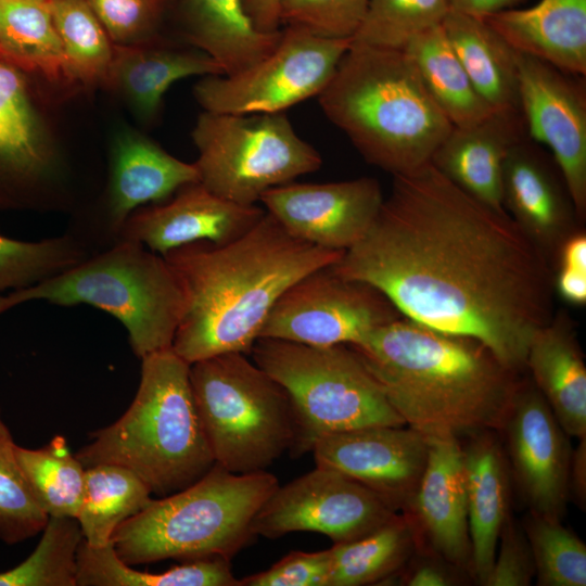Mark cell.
Here are the masks:
<instances>
[{
  "label": "cell",
  "mask_w": 586,
  "mask_h": 586,
  "mask_svg": "<svg viewBox=\"0 0 586 586\" xmlns=\"http://www.w3.org/2000/svg\"><path fill=\"white\" fill-rule=\"evenodd\" d=\"M230 561L202 558L153 573L124 562L112 543L91 547L82 539L77 552V586H241Z\"/></svg>",
  "instance_id": "32"
},
{
  "label": "cell",
  "mask_w": 586,
  "mask_h": 586,
  "mask_svg": "<svg viewBox=\"0 0 586 586\" xmlns=\"http://www.w3.org/2000/svg\"><path fill=\"white\" fill-rule=\"evenodd\" d=\"M352 41L284 26L272 52L239 73L205 76L193 88L195 100L213 113H282L321 93Z\"/></svg>",
  "instance_id": "11"
},
{
  "label": "cell",
  "mask_w": 586,
  "mask_h": 586,
  "mask_svg": "<svg viewBox=\"0 0 586 586\" xmlns=\"http://www.w3.org/2000/svg\"><path fill=\"white\" fill-rule=\"evenodd\" d=\"M404 50L454 127L473 125L495 112L477 93L442 24L418 35Z\"/></svg>",
  "instance_id": "31"
},
{
  "label": "cell",
  "mask_w": 586,
  "mask_h": 586,
  "mask_svg": "<svg viewBox=\"0 0 586 586\" xmlns=\"http://www.w3.org/2000/svg\"><path fill=\"white\" fill-rule=\"evenodd\" d=\"M525 372L570 437H586V366L575 323L563 309L533 334Z\"/></svg>",
  "instance_id": "23"
},
{
  "label": "cell",
  "mask_w": 586,
  "mask_h": 586,
  "mask_svg": "<svg viewBox=\"0 0 586 586\" xmlns=\"http://www.w3.org/2000/svg\"><path fill=\"white\" fill-rule=\"evenodd\" d=\"M369 0H280V24L324 38H352Z\"/></svg>",
  "instance_id": "42"
},
{
  "label": "cell",
  "mask_w": 586,
  "mask_h": 586,
  "mask_svg": "<svg viewBox=\"0 0 586 586\" xmlns=\"http://www.w3.org/2000/svg\"><path fill=\"white\" fill-rule=\"evenodd\" d=\"M430 440L410 426L375 425L320 438L316 466L362 484L396 512L410 502L425 469Z\"/></svg>",
  "instance_id": "17"
},
{
  "label": "cell",
  "mask_w": 586,
  "mask_h": 586,
  "mask_svg": "<svg viewBox=\"0 0 586 586\" xmlns=\"http://www.w3.org/2000/svg\"><path fill=\"white\" fill-rule=\"evenodd\" d=\"M82 542L74 518L49 517L34 551L0 572V586H77V552Z\"/></svg>",
  "instance_id": "37"
},
{
  "label": "cell",
  "mask_w": 586,
  "mask_h": 586,
  "mask_svg": "<svg viewBox=\"0 0 586 586\" xmlns=\"http://www.w3.org/2000/svg\"><path fill=\"white\" fill-rule=\"evenodd\" d=\"M0 47L25 72L53 82L75 84L51 0H0Z\"/></svg>",
  "instance_id": "29"
},
{
  "label": "cell",
  "mask_w": 586,
  "mask_h": 586,
  "mask_svg": "<svg viewBox=\"0 0 586 586\" xmlns=\"http://www.w3.org/2000/svg\"><path fill=\"white\" fill-rule=\"evenodd\" d=\"M534 577L528 539L521 522L511 514L500 531L496 556L483 586H528Z\"/></svg>",
  "instance_id": "44"
},
{
  "label": "cell",
  "mask_w": 586,
  "mask_h": 586,
  "mask_svg": "<svg viewBox=\"0 0 586 586\" xmlns=\"http://www.w3.org/2000/svg\"><path fill=\"white\" fill-rule=\"evenodd\" d=\"M111 41L138 44L154 39L169 0H86Z\"/></svg>",
  "instance_id": "43"
},
{
  "label": "cell",
  "mask_w": 586,
  "mask_h": 586,
  "mask_svg": "<svg viewBox=\"0 0 586 586\" xmlns=\"http://www.w3.org/2000/svg\"><path fill=\"white\" fill-rule=\"evenodd\" d=\"M0 411H1V409H0Z\"/></svg>",
  "instance_id": "53"
},
{
  "label": "cell",
  "mask_w": 586,
  "mask_h": 586,
  "mask_svg": "<svg viewBox=\"0 0 586 586\" xmlns=\"http://www.w3.org/2000/svg\"><path fill=\"white\" fill-rule=\"evenodd\" d=\"M190 383L217 464L238 474L267 471L290 450L291 398L246 354L225 353L191 364Z\"/></svg>",
  "instance_id": "9"
},
{
  "label": "cell",
  "mask_w": 586,
  "mask_h": 586,
  "mask_svg": "<svg viewBox=\"0 0 586 586\" xmlns=\"http://www.w3.org/2000/svg\"><path fill=\"white\" fill-rule=\"evenodd\" d=\"M87 257L82 241L71 234L40 241H22L0 234V292L31 286Z\"/></svg>",
  "instance_id": "38"
},
{
  "label": "cell",
  "mask_w": 586,
  "mask_h": 586,
  "mask_svg": "<svg viewBox=\"0 0 586 586\" xmlns=\"http://www.w3.org/2000/svg\"><path fill=\"white\" fill-rule=\"evenodd\" d=\"M349 346L405 424L426 437L499 431L522 377L480 341L404 316Z\"/></svg>",
  "instance_id": "3"
},
{
  "label": "cell",
  "mask_w": 586,
  "mask_h": 586,
  "mask_svg": "<svg viewBox=\"0 0 586 586\" xmlns=\"http://www.w3.org/2000/svg\"><path fill=\"white\" fill-rule=\"evenodd\" d=\"M553 291L563 302L574 306L586 304V272L564 268H553Z\"/></svg>",
  "instance_id": "47"
},
{
  "label": "cell",
  "mask_w": 586,
  "mask_h": 586,
  "mask_svg": "<svg viewBox=\"0 0 586 586\" xmlns=\"http://www.w3.org/2000/svg\"><path fill=\"white\" fill-rule=\"evenodd\" d=\"M240 3L257 31L267 34L280 30V0H240Z\"/></svg>",
  "instance_id": "48"
},
{
  "label": "cell",
  "mask_w": 586,
  "mask_h": 586,
  "mask_svg": "<svg viewBox=\"0 0 586 586\" xmlns=\"http://www.w3.org/2000/svg\"><path fill=\"white\" fill-rule=\"evenodd\" d=\"M568 487L569 500L584 510L586 504V437L578 438V444L572 450Z\"/></svg>",
  "instance_id": "49"
},
{
  "label": "cell",
  "mask_w": 586,
  "mask_h": 586,
  "mask_svg": "<svg viewBox=\"0 0 586 586\" xmlns=\"http://www.w3.org/2000/svg\"><path fill=\"white\" fill-rule=\"evenodd\" d=\"M51 5L75 82L105 81L114 43L86 0H51Z\"/></svg>",
  "instance_id": "36"
},
{
  "label": "cell",
  "mask_w": 586,
  "mask_h": 586,
  "mask_svg": "<svg viewBox=\"0 0 586 586\" xmlns=\"http://www.w3.org/2000/svg\"><path fill=\"white\" fill-rule=\"evenodd\" d=\"M471 539V574L483 585L496 556L500 531L512 514V477L498 431L460 441Z\"/></svg>",
  "instance_id": "21"
},
{
  "label": "cell",
  "mask_w": 586,
  "mask_h": 586,
  "mask_svg": "<svg viewBox=\"0 0 586 586\" xmlns=\"http://www.w3.org/2000/svg\"><path fill=\"white\" fill-rule=\"evenodd\" d=\"M398 513L357 481L316 466L279 485L257 511L252 530L256 536L270 539L293 532H316L336 544L364 537Z\"/></svg>",
  "instance_id": "13"
},
{
  "label": "cell",
  "mask_w": 586,
  "mask_h": 586,
  "mask_svg": "<svg viewBox=\"0 0 586 586\" xmlns=\"http://www.w3.org/2000/svg\"><path fill=\"white\" fill-rule=\"evenodd\" d=\"M555 267L586 272V233L584 227L568 237L558 250Z\"/></svg>",
  "instance_id": "50"
},
{
  "label": "cell",
  "mask_w": 586,
  "mask_h": 586,
  "mask_svg": "<svg viewBox=\"0 0 586 586\" xmlns=\"http://www.w3.org/2000/svg\"><path fill=\"white\" fill-rule=\"evenodd\" d=\"M482 99L498 112H520L517 51L482 17L449 11L442 23Z\"/></svg>",
  "instance_id": "28"
},
{
  "label": "cell",
  "mask_w": 586,
  "mask_h": 586,
  "mask_svg": "<svg viewBox=\"0 0 586 586\" xmlns=\"http://www.w3.org/2000/svg\"><path fill=\"white\" fill-rule=\"evenodd\" d=\"M91 438L75 454L85 468L125 467L161 496L190 486L216 463L193 397L190 365L171 347L141 358L130 406Z\"/></svg>",
  "instance_id": "5"
},
{
  "label": "cell",
  "mask_w": 586,
  "mask_h": 586,
  "mask_svg": "<svg viewBox=\"0 0 586 586\" xmlns=\"http://www.w3.org/2000/svg\"><path fill=\"white\" fill-rule=\"evenodd\" d=\"M521 112H493L485 119L451 131L434 152L431 163L468 194L498 211L501 179L512 145L524 136Z\"/></svg>",
  "instance_id": "22"
},
{
  "label": "cell",
  "mask_w": 586,
  "mask_h": 586,
  "mask_svg": "<svg viewBox=\"0 0 586 586\" xmlns=\"http://www.w3.org/2000/svg\"><path fill=\"white\" fill-rule=\"evenodd\" d=\"M402 316L377 289L343 278L331 265L307 273L279 297L258 339L353 345Z\"/></svg>",
  "instance_id": "12"
},
{
  "label": "cell",
  "mask_w": 586,
  "mask_h": 586,
  "mask_svg": "<svg viewBox=\"0 0 586 586\" xmlns=\"http://www.w3.org/2000/svg\"><path fill=\"white\" fill-rule=\"evenodd\" d=\"M519 104L528 135L548 148L581 221L586 218V98L582 84L517 51Z\"/></svg>",
  "instance_id": "15"
},
{
  "label": "cell",
  "mask_w": 586,
  "mask_h": 586,
  "mask_svg": "<svg viewBox=\"0 0 586 586\" xmlns=\"http://www.w3.org/2000/svg\"><path fill=\"white\" fill-rule=\"evenodd\" d=\"M3 302H4V295L1 294V292H0V315L3 314V313L5 311V310H4Z\"/></svg>",
  "instance_id": "52"
},
{
  "label": "cell",
  "mask_w": 586,
  "mask_h": 586,
  "mask_svg": "<svg viewBox=\"0 0 586 586\" xmlns=\"http://www.w3.org/2000/svg\"><path fill=\"white\" fill-rule=\"evenodd\" d=\"M15 454L26 483L48 517L76 519L80 509L86 468L55 435L40 448L16 444Z\"/></svg>",
  "instance_id": "35"
},
{
  "label": "cell",
  "mask_w": 586,
  "mask_h": 586,
  "mask_svg": "<svg viewBox=\"0 0 586 586\" xmlns=\"http://www.w3.org/2000/svg\"><path fill=\"white\" fill-rule=\"evenodd\" d=\"M198 181L194 163L173 156L139 133H119L112 154L109 232L114 239L124 221L140 206L166 201L182 187Z\"/></svg>",
  "instance_id": "25"
},
{
  "label": "cell",
  "mask_w": 586,
  "mask_h": 586,
  "mask_svg": "<svg viewBox=\"0 0 586 586\" xmlns=\"http://www.w3.org/2000/svg\"><path fill=\"white\" fill-rule=\"evenodd\" d=\"M192 139L199 181L228 201L253 205L275 187L321 167L318 151L301 139L282 113L225 114L204 111Z\"/></svg>",
  "instance_id": "10"
},
{
  "label": "cell",
  "mask_w": 586,
  "mask_h": 586,
  "mask_svg": "<svg viewBox=\"0 0 586 586\" xmlns=\"http://www.w3.org/2000/svg\"><path fill=\"white\" fill-rule=\"evenodd\" d=\"M266 211L222 199L200 181L179 189L167 202L136 209L114 241H132L166 255L195 242L229 243L253 228Z\"/></svg>",
  "instance_id": "18"
},
{
  "label": "cell",
  "mask_w": 586,
  "mask_h": 586,
  "mask_svg": "<svg viewBox=\"0 0 586 586\" xmlns=\"http://www.w3.org/2000/svg\"><path fill=\"white\" fill-rule=\"evenodd\" d=\"M449 0H369L353 43L404 50L423 31L443 23Z\"/></svg>",
  "instance_id": "39"
},
{
  "label": "cell",
  "mask_w": 586,
  "mask_h": 586,
  "mask_svg": "<svg viewBox=\"0 0 586 586\" xmlns=\"http://www.w3.org/2000/svg\"><path fill=\"white\" fill-rule=\"evenodd\" d=\"M343 254L294 238L267 212L229 243L201 241L168 252L164 258L186 301L171 348L189 365L225 353L249 355L279 297Z\"/></svg>",
  "instance_id": "2"
},
{
  "label": "cell",
  "mask_w": 586,
  "mask_h": 586,
  "mask_svg": "<svg viewBox=\"0 0 586 586\" xmlns=\"http://www.w3.org/2000/svg\"><path fill=\"white\" fill-rule=\"evenodd\" d=\"M224 74L219 63L201 49L152 39L138 44H114L104 82L122 91L137 113L150 119L160 111L168 88L179 79Z\"/></svg>",
  "instance_id": "26"
},
{
  "label": "cell",
  "mask_w": 586,
  "mask_h": 586,
  "mask_svg": "<svg viewBox=\"0 0 586 586\" xmlns=\"http://www.w3.org/2000/svg\"><path fill=\"white\" fill-rule=\"evenodd\" d=\"M278 486L267 471L238 474L215 463L190 486L153 499L123 522L113 534V547L130 565L166 559L231 560L256 537L253 519Z\"/></svg>",
  "instance_id": "6"
},
{
  "label": "cell",
  "mask_w": 586,
  "mask_h": 586,
  "mask_svg": "<svg viewBox=\"0 0 586 586\" xmlns=\"http://www.w3.org/2000/svg\"><path fill=\"white\" fill-rule=\"evenodd\" d=\"M412 528L398 513L394 519L355 540L330 548L328 586H364L394 581L416 552Z\"/></svg>",
  "instance_id": "34"
},
{
  "label": "cell",
  "mask_w": 586,
  "mask_h": 586,
  "mask_svg": "<svg viewBox=\"0 0 586 586\" xmlns=\"http://www.w3.org/2000/svg\"><path fill=\"white\" fill-rule=\"evenodd\" d=\"M332 268L410 320L480 341L521 374L533 334L556 311L546 255L432 163L393 176L371 228Z\"/></svg>",
  "instance_id": "1"
},
{
  "label": "cell",
  "mask_w": 586,
  "mask_h": 586,
  "mask_svg": "<svg viewBox=\"0 0 586 586\" xmlns=\"http://www.w3.org/2000/svg\"><path fill=\"white\" fill-rule=\"evenodd\" d=\"M15 446L0 411V539L8 545L18 544L41 533L49 518L26 483Z\"/></svg>",
  "instance_id": "41"
},
{
  "label": "cell",
  "mask_w": 586,
  "mask_h": 586,
  "mask_svg": "<svg viewBox=\"0 0 586 586\" xmlns=\"http://www.w3.org/2000/svg\"><path fill=\"white\" fill-rule=\"evenodd\" d=\"M24 72L0 47V168L30 179L47 171L50 154Z\"/></svg>",
  "instance_id": "30"
},
{
  "label": "cell",
  "mask_w": 586,
  "mask_h": 586,
  "mask_svg": "<svg viewBox=\"0 0 586 586\" xmlns=\"http://www.w3.org/2000/svg\"><path fill=\"white\" fill-rule=\"evenodd\" d=\"M522 527L528 539L538 586H585L586 545L562 521L527 512Z\"/></svg>",
  "instance_id": "40"
},
{
  "label": "cell",
  "mask_w": 586,
  "mask_h": 586,
  "mask_svg": "<svg viewBox=\"0 0 586 586\" xmlns=\"http://www.w3.org/2000/svg\"><path fill=\"white\" fill-rule=\"evenodd\" d=\"M150 487L131 470L113 463L86 468L76 520L91 547L112 543L116 528L152 500Z\"/></svg>",
  "instance_id": "33"
},
{
  "label": "cell",
  "mask_w": 586,
  "mask_h": 586,
  "mask_svg": "<svg viewBox=\"0 0 586 586\" xmlns=\"http://www.w3.org/2000/svg\"><path fill=\"white\" fill-rule=\"evenodd\" d=\"M429 440L425 469L400 513L412 528L416 551L442 558L472 577L461 444L454 437Z\"/></svg>",
  "instance_id": "19"
},
{
  "label": "cell",
  "mask_w": 586,
  "mask_h": 586,
  "mask_svg": "<svg viewBox=\"0 0 586 586\" xmlns=\"http://www.w3.org/2000/svg\"><path fill=\"white\" fill-rule=\"evenodd\" d=\"M253 361L288 392L294 412L289 450L300 457L323 436L375 425H406L357 353L345 344L310 346L258 339Z\"/></svg>",
  "instance_id": "8"
},
{
  "label": "cell",
  "mask_w": 586,
  "mask_h": 586,
  "mask_svg": "<svg viewBox=\"0 0 586 586\" xmlns=\"http://www.w3.org/2000/svg\"><path fill=\"white\" fill-rule=\"evenodd\" d=\"M482 18L515 51L585 76L586 0H539Z\"/></svg>",
  "instance_id": "24"
},
{
  "label": "cell",
  "mask_w": 586,
  "mask_h": 586,
  "mask_svg": "<svg viewBox=\"0 0 586 586\" xmlns=\"http://www.w3.org/2000/svg\"><path fill=\"white\" fill-rule=\"evenodd\" d=\"M330 549L292 551L266 571L240 579L241 586H328Z\"/></svg>",
  "instance_id": "45"
},
{
  "label": "cell",
  "mask_w": 586,
  "mask_h": 586,
  "mask_svg": "<svg viewBox=\"0 0 586 586\" xmlns=\"http://www.w3.org/2000/svg\"><path fill=\"white\" fill-rule=\"evenodd\" d=\"M526 0H449L450 10L475 16L484 17L504 10L517 8Z\"/></svg>",
  "instance_id": "51"
},
{
  "label": "cell",
  "mask_w": 586,
  "mask_h": 586,
  "mask_svg": "<svg viewBox=\"0 0 586 586\" xmlns=\"http://www.w3.org/2000/svg\"><path fill=\"white\" fill-rule=\"evenodd\" d=\"M383 201L381 186L372 177L327 183L292 181L269 189L259 200L294 238L343 252L366 235Z\"/></svg>",
  "instance_id": "16"
},
{
  "label": "cell",
  "mask_w": 586,
  "mask_h": 586,
  "mask_svg": "<svg viewBox=\"0 0 586 586\" xmlns=\"http://www.w3.org/2000/svg\"><path fill=\"white\" fill-rule=\"evenodd\" d=\"M472 577L436 556L416 551L397 574V584L406 586H456Z\"/></svg>",
  "instance_id": "46"
},
{
  "label": "cell",
  "mask_w": 586,
  "mask_h": 586,
  "mask_svg": "<svg viewBox=\"0 0 586 586\" xmlns=\"http://www.w3.org/2000/svg\"><path fill=\"white\" fill-rule=\"evenodd\" d=\"M498 432L505 438L512 483L528 512L562 521L573 447L530 378L521 377Z\"/></svg>",
  "instance_id": "14"
},
{
  "label": "cell",
  "mask_w": 586,
  "mask_h": 586,
  "mask_svg": "<svg viewBox=\"0 0 586 586\" xmlns=\"http://www.w3.org/2000/svg\"><path fill=\"white\" fill-rule=\"evenodd\" d=\"M184 41L216 60L224 75L251 67L276 48L281 29L257 31L240 0H177Z\"/></svg>",
  "instance_id": "27"
},
{
  "label": "cell",
  "mask_w": 586,
  "mask_h": 586,
  "mask_svg": "<svg viewBox=\"0 0 586 586\" xmlns=\"http://www.w3.org/2000/svg\"><path fill=\"white\" fill-rule=\"evenodd\" d=\"M44 301L60 306L87 304L119 320L138 358L170 348L186 301L164 256L140 243L114 241L104 252L31 286L4 295V310Z\"/></svg>",
  "instance_id": "7"
},
{
  "label": "cell",
  "mask_w": 586,
  "mask_h": 586,
  "mask_svg": "<svg viewBox=\"0 0 586 586\" xmlns=\"http://www.w3.org/2000/svg\"><path fill=\"white\" fill-rule=\"evenodd\" d=\"M317 98L366 162L392 176L431 163L454 127L405 50L352 41Z\"/></svg>",
  "instance_id": "4"
},
{
  "label": "cell",
  "mask_w": 586,
  "mask_h": 586,
  "mask_svg": "<svg viewBox=\"0 0 586 586\" xmlns=\"http://www.w3.org/2000/svg\"><path fill=\"white\" fill-rule=\"evenodd\" d=\"M502 205L552 265L559 247L583 228L556 163L524 137L510 149L501 179Z\"/></svg>",
  "instance_id": "20"
}]
</instances>
